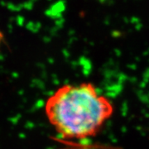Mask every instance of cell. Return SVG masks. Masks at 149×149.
<instances>
[{"label":"cell","instance_id":"obj_1","mask_svg":"<svg viewBox=\"0 0 149 149\" xmlns=\"http://www.w3.org/2000/svg\"><path fill=\"white\" fill-rule=\"evenodd\" d=\"M113 112L110 100L90 82L62 85L45 104L48 121L61 137L68 139L95 137Z\"/></svg>","mask_w":149,"mask_h":149},{"label":"cell","instance_id":"obj_2","mask_svg":"<svg viewBox=\"0 0 149 149\" xmlns=\"http://www.w3.org/2000/svg\"><path fill=\"white\" fill-rule=\"evenodd\" d=\"M3 38H4V36H3V32L0 31V46H1L2 42H3Z\"/></svg>","mask_w":149,"mask_h":149}]
</instances>
